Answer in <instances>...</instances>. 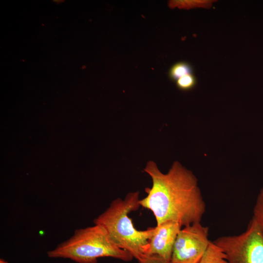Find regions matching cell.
Returning <instances> with one entry per match:
<instances>
[{
  "label": "cell",
  "instance_id": "obj_1",
  "mask_svg": "<svg viewBox=\"0 0 263 263\" xmlns=\"http://www.w3.org/2000/svg\"><path fill=\"white\" fill-rule=\"evenodd\" d=\"M144 171L152 184L145 188L147 195L140 200V205L152 211L157 225L167 221L177 222L182 226L201 222L206 204L197 179L191 170L174 161L164 173L150 160Z\"/></svg>",
  "mask_w": 263,
  "mask_h": 263
},
{
  "label": "cell",
  "instance_id": "obj_2",
  "mask_svg": "<svg viewBox=\"0 0 263 263\" xmlns=\"http://www.w3.org/2000/svg\"><path fill=\"white\" fill-rule=\"evenodd\" d=\"M138 191L128 193L122 200H114L94 223L103 226L114 244L129 252L139 261L147 256L149 242L154 227L145 230L136 229L129 214L137 210L140 205Z\"/></svg>",
  "mask_w": 263,
  "mask_h": 263
},
{
  "label": "cell",
  "instance_id": "obj_3",
  "mask_svg": "<svg viewBox=\"0 0 263 263\" xmlns=\"http://www.w3.org/2000/svg\"><path fill=\"white\" fill-rule=\"evenodd\" d=\"M52 258L69 259L77 263H97V259L112 257L125 262L133 257L118 247L105 228L99 225L75 230L74 235L47 252Z\"/></svg>",
  "mask_w": 263,
  "mask_h": 263
},
{
  "label": "cell",
  "instance_id": "obj_4",
  "mask_svg": "<svg viewBox=\"0 0 263 263\" xmlns=\"http://www.w3.org/2000/svg\"><path fill=\"white\" fill-rule=\"evenodd\" d=\"M213 242L227 263H263V230L253 217L242 233L220 237Z\"/></svg>",
  "mask_w": 263,
  "mask_h": 263
},
{
  "label": "cell",
  "instance_id": "obj_5",
  "mask_svg": "<svg viewBox=\"0 0 263 263\" xmlns=\"http://www.w3.org/2000/svg\"><path fill=\"white\" fill-rule=\"evenodd\" d=\"M208 228L196 222L181 228L175 240L170 263H199L210 242Z\"/></svg>",
  "mask_w": 263,
  "mask_h": 263
},
{
  "label": "cell",
  "instance_id": "obj_6",
  "mask_svg": "<svg viewBox=\"0 0 263 263\" xmlns=\"http://www.w3.org/2000/svg\"><path fill=\"white\" fill-rule=\"evenodd\" d=\"M181 227L179 223L174 221L156 225L149 242L147 256H157L170 263L173 245Z\"/></svg>",
  "mask_w": 263,
  "mask_h": 263
},
{
  "label": "cell",
  "instance_id": "obj_7",
  "mask_svg": "<svg viewBox=\"0 0 263 263\" xmlns=\"http://www.w3.org/2000/svg\"><path fill=\"white\" fill-rule=\"evenodd\" d=\"M199 263H227L225 254L213 242L209 245Z\"/></svg>",
  "mask_w": 263,
  "mask_h": 263
},
{
  "label": "cell",
  "instance_id": "obj_8",
  "mask_svg": "<svg viewBox=\"0 0 263 263\" xmlns=\"http://www.w3.org/2000/svg\"><path fill=\"white\" fill-rule=\"evenodd\" d=\"M193 68L190 64L187 62L180 61L173 65L169 72V78L176 81L179 78L188 75L192 74Z\"/></svg>",
  "mask_w": 263,
  "mask_h": 263
},
{
  "label": "cell",
  "instance_id": "obj_9",
  "mask_svg": "<svg viewBox=\"0 0 263 263\" xmlns=\"http://www.w3.org/2000/svg\"><path fill=\"white\" fill-rule=\"evenodd\" d=\"M217 1L214 0H194L175 1L172 2V6H177L184 8H203L209 9L211 7L213 2Z\"/></svg>",
  "mask_w": 263,
  "mask_h": 263
},
{
  "label": "cell",
  "instance_id": "obj_10",
  "mask_svg": "<svg viewBox=\"0 0 263 263\" xmlns=\"http://www.w3.org/2000/svg\"><path fill=\"white\" fill-rule=\"evenodd\" d=\"M263 230V187L261 189L253 209L252 217Z\"/></svg>",
  "mask_w": 263,
  "mask_h": 263
},
{
  "label": "cell",
  "instance_id": "obj_11",
  "mask_svg": "<svg viewBox=\"0 0 263 263\" xmlns=\"http://www.w3.org/2000/svg\"><path fill=\"white\" fill-rule=\"evenodd\" d=\"M177 88L182 91H188L193 89L196 84V79L192 74L188 75L176 81Z\"/></svg>",
  "mask_w": 263,
  "mask_h": 263
},
{
  "label": "cell",
  "instance_id": "obj_12",
  "mask_svg": "<svg viewBox=\"0 0 263 263\" xmlns=\"http://www.w3.org/2000/svg\"><path fill=\"white\" fill-rule=\"evenodd\" d=\"M138 262L139 263H170L155 255L147 256Z\"/></svg>",
  "mask_w": 263,
  "mask_h": 263
},
{
  "label": "cell",
  "instance_id": "obj_13",
  "mask_svg": "<svg viewBox=\"0 0 263 263\" xmlns=\"http://www.w3.org/2000/svg\"><path fill=\"white\" fill-rule=\"evenodd\" d=\"M0 263H8L7 261L2 259H0Z\"/></svg>",
  "mask_w": 263,
  "mask_h": 263
}]
</instances>
